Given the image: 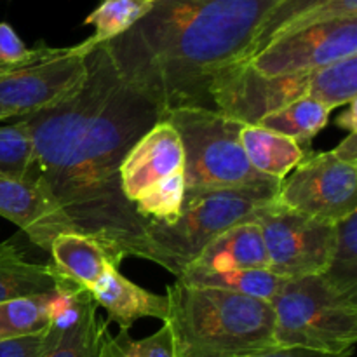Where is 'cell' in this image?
<instances>
[{
    "instance_id": "obj_1",
    "label": "cell",
    "mask_w": 357,
    "mask_h": 357,
    "mask_svg": "<svg viewBox=\"0 0 357 357\" xmlns=\"http://www.w3.org/2000/svg\"><path fill=\"white\" fill-rule=\"evenodd\" d=\"M82 86L52 107L26 115L31 162L24 180L96 239L121 267L128 257L153 261L149 222L121 188V164L160 121V110L117 73L103 44L86 56Z\"/></svg>"
},
{
    "instance_id": "obj_2",
    "label": "cell",
    "mask_w": 357,
    "mask_h": 357,
    "mask_svg": "<svg viewBox=\"0 0 357 357\" xmlns=\"http://www.w3.org/2000/svg\"><path fill=\"white\" fill-rule=\"evenodd\" d=\"M281 0H159L126 33L107 42L119 75L160 114L209 108V86L243 61Z\"/></svg>"
},
{
    "instance_id": "obj_3",
    "label": "cell",
    "mask_w": 357,
    "mask_h": 357,
    "mask_svg": "<svg viewBox=\"0 0 357 357\" xmlns=\"http://www.w3.org/2000/svg\"><path fill=\"white\" fill-rule=\"evenodd\" d=\"M167 319L178 357H248L275 347V316L265 300L176 281Z\"/></svg>"
},
{
    "instance_id": "obj_4",
    "label": "cell",
    "mask_w": 357,
    "mask_h": 357,
    "mask_svg": "<svg viewBox=\"0 0 357 357\" xmlns=\"http://www.w3.org/2000/svg\"><path fill=\"white\" fill-rule=\"evenodd\" d=\"M281 183L187 194L173 223L149 222L146 239L153 264L180 275L206 244L241 222H250L278 195Z\"/></svg>"
},
{
    "instance_id": "obj_5",
    "label": "cell",
    "mask_w": 357,
    "mask_h": 357,
    "mask_svg": "<svg viewBox=\"0 0 357 357\" xmlns=\"http://www.w3.org/2000/svg\"><path fill=\"white\" fill-rule=\"evenodd\" d=\"M160 119L180 135L187 194L281 183L250 164L241 143L243 122L209 108H178Z\"/></svg>"
},
{
    "instance_id": "obj_6",
    "label": "cell",
    "mask_w": 357,
    "mask_h": 357,
    "mask_svg": "<svg viewBox=\"0 0 357 357\" xmlns=\"http://www.w3.org/2000/svg\"><path fill=\"white\" fill-rule=\"evenodd\" d=\"M275 347L344 354L357 342V300L340 295L319 275L288 279L271 300Z\"/></svg>"
},
{
    "instance_id": "obj_7",
    "label": "cell",
    "mask_w": 357,
    "mask_h": 357,
    "mask_svg": "<svg viewBox=\"0 0 357 357\" xmlns=\"http://www.w3.org/2000/svg\"><path fill=\"white\" fill-rule=\"evenodd\" d=\"M275 202L335 225L357 213V166L333 152L312 153L282 180Z\"/></svg>"
},
{
    "instance_id": "obj_8",
    "label": "cell",
    "mask_w": 357,
    "mask_h": 357,
    "mask_svg": "<svg viewBox=\"0 0 357 357\" xmlns=\"http://www.w3.org/2000/svg\"><path fill=\"white\" fill-rule=\"evenodd\" d=\"M261 227L268 271L282 279L319 275L330 258L335 225L291 211L275 199L255 215Z\"/></svg>"
},
{
    "instance_id": "obj_9",
    "label": "cell",
    "mask_w": 357,
    "mask_h": 357,
    "mask_svg": "<svg viewBox=\"0 0 357 357\" xmlns=\"http://www.w3.org/2000/svg\"><path fill=\"white\" fill-rule=\"evenodd\" d=\"M91 49L80 42L58 47L47 59L0 75V122L52 107L82 86L87 75L86 56Z\"/></svg>"
},
{
    "instance_id": "obj_10",
    "label": "cell",
    "mask_w": 357,
    "mask_h": 357,
    "mask_svg": "<svg viewBox=\"0 0 357 357\" xmlns=\"http://www.w3.org/2000/svg\"><path fill=\"white\" fill-rule=\"evenodd\" d=\"M357 54V17L335 20L286 35L246 61L261 75L307 73Z\"/></svg>"
},
{
    "instance_id": "obj_11",
    "label": "cell",
    "mask_w": 357,
    "mask_h": 357,
    "mask_svg": "<svg viewBox=\"0 0 357 357\" xmlns=\"http://www.w3.org/2000/svg\"><path fill=\"white\" fill-rule=\"evenodd\" d=\"M183 146L180 135L169 122L160 119L135 143L121 164V188L135 206L152 187L183 171Z\"/></svg>"
},
{
    "instance_id": "obj_12",
    "label": "cell",
    "mask_w": 357,
    "mask_h": 357,
    "mask_svg": "<svg viewBox=\"0 0 357 357\" xmlns=\"http://www.w3.org/2000/svg\"><path fill=\"white\" fill-rule=\"evenodd\" d=\"M96 302L89 291L73 288L63 296L47 328L49 345L44 357H98L108 333V321L98 316Z\"/></svg>"
},
{
    "instance_id": "obj_13",
    "label": "cell",
    "mask_w": 357,
    "mask_h": 357,
    "mask_svg": "<svg viewBox=\"0 0 357 357\" xmlns=\"http://www.w3.org/2000/svg\"><path fill=\"white\" fill-rule=\"evenodd\" d=\"M0 216L47 253L58 234L75 230L51 197L37 185L17 178L0 176Z\"/></svg>"
},
{
    "instance_id": "obj_14",
    "label": "cell",
    "mask_w": 357,
    "mask_h": 357,
    "mask_svg": "<svg viewBox=\"0 0 357 357\" xmlns=\"http://www.w3.org/2000/svg\"><path fill=\"white\" fill-rule=\"evenodd\" d=\"M357 17V0H281L258 28L243 61L286 35L335 20Z\"/></svg>"
},
{
    "instance_id": "obj_15",
    "label": "cell",
    "mask_w": 357,
    "mask_h": 357,
    "mask_svg": "<svg viewBox=\"0 0 357 357\" xmlns=\"http://www.w3.org/2000/svg\"><path fill=\"white\" fill-rule=\"evenodd\" d=\"M89 293L96 305L107 310L108 323H115L121 330L129 331V328L143 317H153L162 323L167 319V296L135 284L124 278L121 267L115 265H110L105 271Z\"/></svg>"
},
{
    "instance_id": "obj_16",
    "label": "cell",
    "mask_w": 357,
    "mask_h": 357,
    "mask_svg": "<svg viewBox=\"0 0 357 357\" xmlns=\"http://www.w3.org/2000/svg\"><path fill=\"white\" fill-rule=\"evenodd\" d=\"M190 265L208 271H268L261 227L255 220L230 227L206 244Z\"/></svg>"
},
{
    "instance_id": "obj_17",
    "label": "cell",
    "mask_w": 357,
    "mask_h": 357,
    "mask_svg": "<svg viewBox=\"0 0 357 357\" xmlns=\"http://www.w3.org/2000/svg\"><path fill=\"white\" fill-rule=\"evenodd\" d=\"M52 264H37L14 241L0 243V303L54 293L72 286Z\"/></svg>"
},
{
    "instance_id": "obj_18",
    "label": "cell",
    "mask_w": 357,
    "mask_h": 357,
    "mask_svg": "<svg viewBox=\"0 0 357 357\" xmlns=\"http://www.w3.org/2000/svg\"><path fill=\"white\" fill-rule=\"evenodd\" d=\"M49 253L56 271L86 291L94 288L110 265L119 267L112 260L110 253L96 239L79 230L58 234L52 239Z\"/></svg>"
},
{
    "instance_id": "obj_19",
    "label": "cell",
    "mask_w": 357,
    "mask_h": 357,
    "mask_svg": "<svg viewBox=\"0 0 357 357\" xmlns=\"http://www.w3.org/2000/svg\"><path fill=\"white\" fill-rule=\"evenodd\" d=\"M241 143L251 166L264 176L281 181L309 155L295 139L260 126H244Z\"/></svg>"
},
{
    "instance_id": "obj_20",
    "label": "cell",
    "mask_w": 357,
    "mask_h": 357,
    "mask_svg": "<svg viewBox=\"0 0 357 357\" xmlns=\"http://www.w3.org/2000/svg\"><path fill=\"white\" fill-rule=\"evenodd\" d=\"M178 281L194 288H213L271 303L288 279L272 274L271 271H208L199 267H185Z\"/></svg>"
},
{
    "instance_id": "obj_21",
    "label": "cell",
    "mask_w": 357,
    "mask_h": 357,
    "mask_svg": "<svg viewBox=\"0 0 357 357\" xmlns=\"http://www.w3.org/2000/svg\"><path fill=\"white\" fill-rule=\"evenodd\" d=\"M73 288H77V284L66 286L47 295L26 296L0 303V342L44 333L63 296Z\"/></svg>"
},
{
    "instance_id": "obj_22",
    "label": "cell",
    "mask_w": 357,
    "mask_h": 357,
    "mask_svg": "<svg viewBox=\"0 0 357 357\" xmlns=\"http://www.w3.org/2000/svg\"><path fill=\"white\" fill-rule=\"evenodd\" d=\"M331 110L310 98H302L288 107L265 115L257 126L295 139L305 152L312 153L310 143L326 128Z\"/></svg>"
},
{
    "instance_id": "obj_23",
    "label": "cell",
    "mask_w": 357,
    "mask_h": 357,
    "mask_svg": "<svg viewBox=\"0 0 357 357\" xmlns=\"http://www.w3.org/2000/svg\"><path fill=\"white\" fill-rule=\"evenodd\" d=\"M319 278L340 295L357 300V213L335 223L333 248Z\"/></svg>"
},
{
    "instance_id": "obj_24",
    "label": "cell",
    "mask_w": 357,
    "mask_h": 357,
    "mask_svg": "<svg viewBox=\"0 0 357 357\" xmlns=\"http://www.w3.org/2000/svg\"><path fill=\"white\" fill-rule=\"evenodd\" d=\"M310 100L324 105L331 112L347 107L357 96V54L338 59L312 72Z\"/></svg>"
},
{
    "instance_id": "obj_25",
    "label": "cell",
    "mask_w": 357,
    "mask_h": 357,
    "mask_svg": "<svg viewBox=\"0 0 357 357\" xmlns=\"http://www.w3.org/2000/svg\"><path fill=\"white\" fill-rule=\"evenodd\" d=\"M149 9L150 6L139 0H101L100 6L84 20L86 24H93L94 33L82 44L93 49L114 40L142 20Z\"/></svg>"
},
{
    "instance_id": "obj_26",
    "label": "cell",
    "mask_w": 357,
    "mask_h": 357,
    "mask_svg": "<svg viewBox=\"0 0 357 357\" xmlns=\"http://www.w3.org/2000/svg\"><path fill=\"white\" fill-rule=\"evenodd\" d=\"M185 197L183 171L171 174L169 178L150 188L143 197L135 202V209L143 220L157 223H173L180 216Z\"/></svg>"
},
{
    "instance_id": "obj_27",
    "label": "cell",
    "mask_w": 357,
    "mask_h": 357,
    "mask_svg": "<svg viewBox=\"0 0 357 357\" xmlns=\"http://www.w3.org/2000/svg\"><path fill=\"white\" fill-rule=\"evenodd\" d=\"M98 357H178L174 349L173 333L166 323L160 330L142 340H132L128 330L119 335H105Z\"/></svg>"
},
{
    "instance_id": "obj_28",
    "label": "cell",
    "mask_w": 357,
    "mask_h": 357,
    "mask_svg": "<svg viewBox=\"0 0 357 357\" xmlns=\"http://www.w3.org/2000/svg\"><path fill=\"white\" fill-rule=\"evenodd\" d=\"M31 153L30 132L21 119L14 124L0 126V176L24 180Z\"/></svg>"
},
{
    "instance_id": "obj_29",
    "label": "cell",
    "mask_w": 357,
    "mask_h": 357,
    "mask_svg": "<svg viewBox=\"0 0 357 357\" xmlns=\"http://www.w3.org/2000/svg\"><path fill=\"white\" fill-rule=\"evenodd\" d=\"M56 51L58 47H49L44 42L37 47H26L14 28L0 21V75L51 58Z\"/></svg>"
},
{
    "instance_id": "obj_30",
    "label": "cell",
    "mask_w": 357,
    "mask_h": 357,
    "mask_svg": "<svg viewBox=\"0 0 357 357\" xmlns=\"http://www.w3.org/2000/svg\"><path fill=\"white\" fill-rule=\"evenodd\" d=\"M49 345L47 330L30 337L0 342V357H44Z\"/></svg>"
},
{
    "instance_id": "obj_31",
    "label": "cell",
    "mask_w": 357,
    "mask_h": 357,
    "mask_svg": "<svg viewBox=\"0 0 357 357\" xmlns=\"http://www.w3.org/2000/svg\"><path fill=\"white\" fill-rule=\"evenodd\" d=\"M352 352H344V354H326V352L307 351L300 347H274L271 351L260 352L248 357H351Z\"/></svg>"
},
{
    "instance_id": "obj_32",
    "label": "cell",
    "mask_w": 357,
    "mask_h": 357,
    "mask_svg": "<svg viewBox=\"0 0 357 357\" xmlns=\"http://www.w3.org/2000/svg\"><path fill=\"white\" fill-rule=\"evenodd\" d=\"M331 152H333L338 159L357 166V132H349L347 138H344V142L338 143Z\"/></svg>"
},
{
    "instance_id": "obj_33",
    "label": "cell",
    "mask_w": 357,
    "mask_h": 357,
    "mask_svg": "<svg viewBox=\"0 0 357 357\" xmlns=\"http://www.w3.org/2000/svg\"><path fill=\"white\" fill-rule=\"evenodd\" d=\"M347 110L338 117V126L347 129L349 132H357V119H356V101L347 105Z\"/></svg>"
},
{
    "instance_id": "obj_34",
    "label": "cell",
    "mask_w": 357,
    "mask_h": 357,
    "mask_svg": "<svg viewBox=\"0 0 357 357\" xmlns=\"http://www.w3.org/2000/svg\"><path fill=\"white\" fill-rule=\"evenodd\" d=\"M139 2H143V3H146V6H152V3H155V2H159V0H139Z\"/></svg>"
}]
</instances>
